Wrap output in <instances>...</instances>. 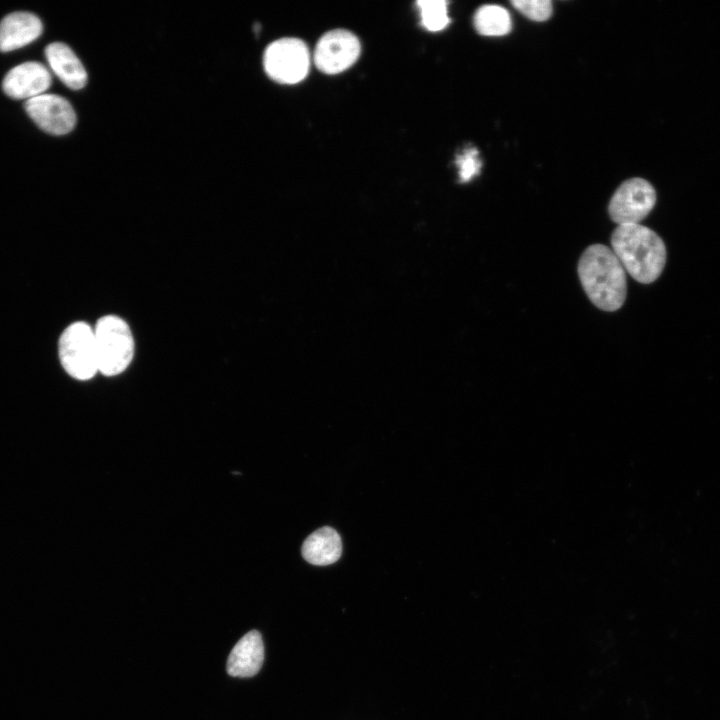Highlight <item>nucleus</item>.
<instances>
[{
  "label": "nucleus",
  "mask_w": 720,
  "mask_h": 720,
  "mask_svg": "<svg viewBox=\"0 0 720 720\" xmlns=\"http://www.w3.org/2000/svg\"><path fill=\"white\" fill-rule=\"evenodd\" d=\"M51 84L49 70L39 62H25L12 68L4 77L2 88L14 99H32L42 95Z\"/></svg>",
  "instance_id": "obj_9"
},
{
  "label": "nucleus",
  "mask_w": 720,
  "mask_h": 720,
  "mask_svg": "<svg viewBox=\"0 0 720 720\" xmlns=\"http://www.w3.org/2000/svg\"><path fill=\"white\" fill-rule=\"evenodd\" d=\"M476 31L483 36H503L512 28L509 12L499 5H483L474 14Z\"/></svg>",
  "instance_id": "obj_14"
},
{
  "label": "nucleus",
  "mask_w": 720,
  "mask_h": 720,
  "mask_svg": "<svg viewBox=\"0 0 720 720\" xmlns=\"http://www.w3.org/2000/svg\"><path fill=\"white\" fill-rule=\"evenodd\" d=\"M58 353L62 367L75 379L85 381L99 372L94 329L85 322H74L63 331Z\"/></svg>",
  "instance_id": "obj_4"
},
{
  "label": "nucleus",
  "mask_w": 720,
  "mask_h": 720,
  "mask_svg": "<svg viewBox=\"0 0 720 720\" xmlns=\"http://www.w3.org/2000/svg\"><path fill=\"white\" fill-rule=\"evenodd\" d=\"M264 644L260 632L251 630L232 648L227 660V672L233 677H252L262 667Z\"/></svg>",
  "instance_id": "obj_10"
},
{
  "label": "nucleus",
  "mask_w": 720,
  "mask_h": 720,
  "mask_svg": "<svg viewBox=\"0 0 720 720\" xmlns=\"http://www.w3.org/2000/svg\"><path fill=\"white\" fill-rule=\"evenodd\" d=\"M511 4L524 16L537 22L549 19L553 11L549 0H513Z\"/></svg>",
  "instance_id": "obj_16"
},
{
  "label": "nucleus",
  "mask_w": 720,
  "mask_h": 720,
  "mask_svg": "<svg viewBox=\"0 0 720 720\" xmlns=\"http://www.w3.org/2000/svg\"><path fill=\"white\" fill-rule=\"evenodd\" d=\"M456 164L459 168V177L461 182H467L477 175L481 168V161L478 158V151L475 148H469L457 156Z\"/></svg>",
  "instance_id": "obj_17"
},
{
  "label": "nucleus",
  "mask_w": 720,
  "mask_h": 720,
  "mask_svg": "<svg viewBox=\"0 0 720 720\" xmlns=\"http://www.w3.org/2000/svg\"><path fill=\"white\" fill-rule=\"evenodd\" d=\"M40 19L29 12H14L0 22V51L8 52L21 48L42 33Z\"/></svg>",
  "instance_id": "obj_11"
},
{
  "label": "nucleus",
  "mask_w": 720,
  "mask_h": 720,
  "mask_svg": "<svg viewBox=\"0 0 720 720\" xmlns=\"http://www.w3.org/2000/svg\"><path fill=\"white\" fill-rule=\"evenodd\" d=\"M263 65L272 80L281 84H295L308 74L310 54L300 39L281 38L267 46Z\"/></svg>",
  "instance_id": "obj_5"
},
{
  "label": "nucleus",
  "mask_w": 720,
  "mask_h": 720,
  "mask_svg": "<svg viewBox=\"0 0 720 720\" xmlns=\"http://www.w3.org/2000/svg\"><path fill=\"white\" fill-rule=\"evenodd\" d=\"M656 191L640 177L624 181L614 192L608 205L611 220L618 225L639 224L653 209Z\"/></svg>",
  "instance_id": "obj_6"
},
{
  "label": "nucleus",
  "mask_w": 720,
  "mask_h": 720,
  "mask_svg": "<svg viewBox=\"0 0 720 720\" xmlns=\"http://www.w3.org/2000/svg\"><path fill=\"white\" fill-rule=\"evenodd\" d=\"M93 329L98 371L105 376L122 373L134 355V340L128 324L118 316L106 315Z\"/></svg>",
  "instance_id": "obj_3"
},
{
  "label": "nucleus",
  "mask_w": 720,
  "mask_h": 720,
  "mask_svg": "<svg viewBox=\"0 0 720 720\" xmlns=\"http://www.w3.org/2000/svg\"><path fill=\"white\" fill-rule=\"evenodd\" d=\"M31 119L45 132L64 135L76 124L75 111L68 100L55 94H42L25 103Z\"/></svg>",
  "instance_id": "obj_8"
},
{
  "label": "nucleus",
  "mask_w": 720,
  "mask_h": 720,
  "mask_svg": "<svg viewBox=\"0 0 720 720\" xmlns=\"http://www.w3.org/2000/svg\"><path fill=\"white\" fill-rule=\"evenodd\" d=\"M420 10L421 23L429 31L443 30L450 22L445 0H420L417 2Z\"/></svg>",
  "instance_id": "obj_15"
},
{
  "label": "nucleus",
  "mask_w": 720,
  "mask_h": 720,
  "mask_svg": "<svg viewBox=\"0 0 720 720\" xmlns=\"http://www.w3.org/2000/svg\"><path fill=\"white\" fill-rule=\"evenodd\" d=\"M360 50L359 40L353 33L343 29L332 30L319 39L314 63L324 73H340L356 62Z\"/></svg>",
  "instance_id": "obj_7"
},
{
  "label": "nucleus",
  "mask_w": 720,
  "mask_h": 720,
  "mask_svg": "<svg viewBox=\"0 0 720 720\" xmlns=\"http://www.w3.org/2000/svg\"><path fill=\"white\" fill-rule=\"evenodd\" d=\"M303 558L317 566L335 563L342 553L341 538L336 530L324 526L310 534L302 545Z\"/></svg>",
  "instance_id": "obj_13"
},
{
  "label": "nucleus",
  "mask_w": 720,
  "mask_h": 720,
  "mask_svg": "<svg viewBox=\"0 0 720 720\" xmlns=\"http://www.w3.org/2000/svg\"><path fill=\"white\" fill-rule=\"evenodd\" d=\"M625 272L613 250L602 244L587 247L578 262V276L585 293L604 311H616L624 304Z\"/></svg>",
  "instance_id": "obj_1"
},
{
  "label": "nucleus",
  "mask_w": 720,
  "mask_h": 720,
  "mask_svg": "<svg viewBox=\"0 0 720 720\" xmlns=\"http://www.w3.org/2000/svg\"><path fill=\"white\" fill-rule=\"evenodd\" d=\"M616 257L636 281L649 284L662 273L666 262L663 240L641 224L618 225L611 235Z\"/></svg>",
  "instance_id": "obj_2"
},
{
  "label": "nucleus",
  "mask_w": 720,
  "mask_h": 720,
  "mask_svg": "<svg viewBox=\"0 0 720 720\" xmlns=\"http://www.w3.org/2000/svg\"><path fill=\"white\" fill-rule=\"evenodd\" d=\"M45 55L52 71L68 88L79 90L86 85V69L68 45L51 43L45 48Z\"/></svg>",
  "instance_id": "obj_12"
}]
</instances>
